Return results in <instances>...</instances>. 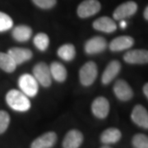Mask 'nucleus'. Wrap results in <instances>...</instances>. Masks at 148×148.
<instances>
[{"label":"nucleus","mask_w":148,"mask_h":148,"mask_svg":"<svg viewBox=\"0 0 148 148\" xmlns=\"http://www.w3.org/2000/svg\"><path fill=\"white\" fill-rule=\"evenodd\" d=\"M13 27V21L10 16L4 12H0V32L10 30Z\"/></svg>","instance_id":"nucleus-25"},{"label":"nucleus","mask_w":148,"mask_h":148,"mask_svg":"<svg viewBox=\"0 0 148 148\" xmlns=\"http://www.w3.org/2000/svg\"><path fill=\"white\" fill-rule=\"evenodd\" d=\"M49 71L52 79H54L58 82H64L67 79V70L64 65L59 62H53L50 64Z\"/></svg>","instance_id":"nucleus-20"},{"label":"nucleus","mask_w":148,"mask_h":148,"mask_svg":"<svg viewBox=\"0 0 148 148\" xmlns=\"http://www.w3.org/2000/svg\"><path fill=\"white\" fill-rule=\"evenodd\" d=\"M91 112L96 118L100 119H106L110 112L109 101L103 96L97 97L91 104Z\"/></svg>","instance_id":"nucleus-8"},{"label":"nucleus","mask_w":148,"mask_h":148,"mask_svg":"<svg viewBox=\"0 0 148 148\" xmlns=\"http://www.w3.org/2000/svg\"><path fill=\"white\" fill-rule=\"evenodd\" d=\"M114 92L116 97L121 101H130L133 96L131 86L124 80H118L114 86Z\"/></svg>","instance_id":"nucleus-10"},{"label":"nucleus","mask_w":148,"mask_h":148,"mask_svg":"<svg viewBox=\"0 0 148 148\" xmlns=\"http://www.w3.org/2000/svg\"><path fill=\"white\" fill-rule=\"evenodd\" d=\"M107 48L106 40L102 36H94L89 39L85 44V52L87 54H97L102 53Z\"/></svg>","instance_id":"nucleus-6"},{"label":"nucleus","mask_w":148,"mask_h":148,"mask_svg":"<svg viewBox=\"0 0 148 148\" xmlns=\"http://www.w3.org/2000/svg\"><path fill=\"white\" fill-rule=\"evenodd\" d=\"M143 16H144V18L146 20L148 21V6L146 8V9L144 10V13H143Z\"/></svg>","instance_id":"nucleus-30"},{"label":"nucleus","mask_w":148,"mask_h":148,"mask_svg":"<svg viewBox=\"0 0 148 148\" xmlns=\"http://www.w3.org/2000/svg\"><path fill=\"white\" fill-rule=\"evenodd\" d=\"M8 53L14 60L16 65L26 63L27 61H29L33 56L32 50L26 48H12L10 49H8Z\"/></svg>","instance_id":"nucleus-15"},{"label":"nucleus","mask_w":148,"mask_h":148,"mask_svg":"<svg viewBox=\"0 0 148 148\" xmlns=\"http://www.w3.org/2000/svg\"><path fill=\"white\" fill-rule=\"evenodd\" d=\"M101 8V3L98 0H84L79 4L77 12L81 18H87L98 13Z\"/></svg>","instance_id":"nucleus-5"},{"label":"nucleus","mask_w":148,"mask_h":148,"mask_svg":"<svg viewBox=\"0 0 148 148\" xmlns=\"http://www.w3.org/2000/svg\"><path fill=\"white\" fill-rule=\"evenodd\" d=\"M137 10L138 4L133 1H128L119 6L114 12L113 16L117 21H121L124 18L134 15Z\"/></svg>","instance_id":"nucleus-7"},{"label":"nucleus","mask_w":148,"mask_h":148,"mask_svg":"<svg viewBox=\"0 0 148 148\" xmlns=\"http://www.w3.org/2000/svg\"><path fill=\"white\" fill-rule=\"evenodd\" d=\"M0 69L8 73L16 70V64L8 53L0 52Z\"/></svg>","instance_id":"nucleus-22"},{"label":"nucleus","mask_w":148,"mask_h":148,"mask_svg":"<svg viewBox=\"0 0 148 148\" xmlns=\"http://www.w3.org/2000/svg\"><path fill=\"white\" fill-rule=\"evenodd\" d=\"M12 36L13 39L18 42H26L32 37V29L26 25H20L13 28Z\"/></svg>","instance_id":"nucleus-18"},{"label":"nucleus","mask_w":148,"mask_h":148,"mask_svg":"<svg viewBox=\"0 0 148 148\" xmlns=\"http://www.w3.org/2000/svg\"><path fill=\"white\" fill-rule=\"evenodd\" d=\"M98 75V68L95 63L90 61L87 62L81 68L79 71V80L81 84L84 86H90Z\"/></svg>","instance_id":"nucleus-3"},{"label":"nucleus","mask_w":148,"mask_h":148,"mask_svg":"<svg viewBox=\"0 0 148 148\" xmlns=\"http://www.w3.org/2000/svg\"><path fill=\"white\" fill-rule=\"evenodd\" d=\"M58 56L60 58H62L64 61L66 62H71L73 60L76 55V49L73 45L72 44H64L62 46L58 48Z\"/></svg>","instance_id":"nucleus-21"},{"label":"nucleus","mask_w":148,"mask_h":148,"mask_svg":"<svg viewBox=\"0 0 148 148\" xmlns=\"http://www.w3.org/2000/svg\"><path fill=\"white\" fill-rule=\"evenodd\" d=\"M10 123V116L4 110H0V134L3 133Z\"/></svg>","instance_id":"nucleus-26"},{"label":"nucleus","mask_w":148,"mask_h":148,"mask_svg":"<svg viewBox=\"0 0 148 148\" xmlns=\"http://www.w3.org/2000/svg\"><path fill=\"white\" fill-rule=\"evenodd\" d=\"M33 77L37 82L44 87H49L52 83V77L49 71V67L44 62H40L35 65L32 70Z\"/></svg>","instance_id":"nucleus-4"},{"label":"nucleus","mask_w":148,"mask_h":148,"mask_svg":"<svg viewBox=\"0 0 148 148\" xmlns=\"http://www.w3.org/2000/svg\"><path fill=\"white\" fill-rule=\"evenodd\" d=\"M101 148H112V147H109V146L106 145V146H103Z\"/></svg>","instance_id":"nucleus-31"},{"label":"nucleus","mask_w":148,"mask_h":148,"mask_svg":"<svg viewBox=\"0 0 148 148\" xmlns=\"http://www.w3.org/2000/svg\"><path fill=\"white\" fill-rule=\"evenodd\" d=\"M121 137L122 133L120 130H119L116 127H110L102 132L101 136V143L106 145L114 144L121 139Z\"/></svg>","instance_id":"nucleus-19"},{"label":"nucleus","mask_w":148,"mask_h":148,"mask_svg":"<svg viewBox=\"0 0 148 148\" xmlns=\"http://www.w3.org/2000/svg\"><path fill=\"white\" fill-rule=\"evenodd\" d=\"M92 27L96 31L105 32V33H113L117 30L116 23L109 16H101L96 19Z\"/></svg>","instance_id":"nucleus-17"},{"label":"nucleus","mask_w":148,"mask_h":148,"mask_svg":"<svg viewBox=\"0 0 148 148\" xmlns=\"http://www.w3.org/2000/svg\"><path fill=\"white\" fill-rule=\"evenodd\" d=\"M34 45L40 51H45L49 45V38L45 33H38L33 39Z\"/></svg>","instance_id":"nucleus-23"},{"label":"nucleus","mask_w":148,"mask_h":148,"mask_svg":"<svg viewBox=\"0 0 148 148\" xmlns=\"http://www.w3.org/2000/svg\"><path fill=\"white\" fill-rule=\"evenodd\" d=\"M131 119L138 126L148 129V111L144 106L141 105L135 106L131 114Z\"/></svg>","instance_id":"nucleus-11"},{"label":"nucleus","mask_w":148,"mask_h":148,"mask_svg":"<svg viewBox=\"0 0 148 148\" xmlns=\"http://www.w3.org/2000/svg\"><path fill=\"white\" fill-rule=\"evenodd\" d=\"M82 142H83L82 133L77 129H73V130H70L66 134L63 141V147L79 148Z\"/></svg>","instance_id":"nucleus-16"},{"label":"nucleus","mask_w":148,"mask_h":148,"mask_svg":"<svg viewBox=\"0 0 148 148\" xmlns=\"http://www.w3.org/2000/svg\"><path fill=\"white\" fill-rule=\"evenodd\" d=\"M119 26H120V27H121V28L124 29V28H126V27H127V22H126L125 21H123V20H121Z\"/></svg>","instance_id":"nucleus-29"},{"label":"nucleus","mask_w":148,"mask_h":148,"mask_svg":"<svg viewBox=\"0 0 148 148\" xmlns=\"http://www.w3.org/2000/svg\"><path fill=\"white\" fill-rule=\"evenodd\" d=\"M143 93H144V95H146V97L148 99V82L146 83V84L144 85V86H143Z\"/></svg>","instance_id":"nucleus-28"},{"label":"nucleus","mask_w":148,"mask_h":148,"mask_svg":"<svg viewBox=\"0 0 148 148\" xmlns=\"http://www.w3.org/2000/svg\"><path fill=\"white\" fill-rule=\"evenodd\" d=\"M123 60L130 64H148V50L147 49H132L123 55Z\"/></svg>","instance_id":"nucleus-9"},{"label":"nucleus","mask_w":148,"mask_h":148,"mask_svg":"<svg viewBox=\"0 0 148 148\" xmlns=\"http://www.w3.org/2000/svg\"><path fill=\"white\" fill-rule=\"evenodd\" d=\"M18 86L27 97H34L39 91V83L31 74H22L18 79Z\"/></svg>","instance_id":"nucleus-2"},{"label":"nucleus","mask_w":148,"mask_h":148,"mask_svg":"<svg viewBox=\"0 0 148 148\" xmlns=\"http://www.w3.org/2000/svg\"><path fill=\"white\" fill-rule=\"evenodd\" d=\"M132 143L135 148H148V136L138 133L132 138Z\"/></svg>","instance_id":"nucleus-24"},{"label":"nucleus","mask_w":148,"mask_h":148,"mask_svg":"<svg viewBox=\"0 0 148 148\" xmlns=\"http://www.w3.org/2000/svg\"><path fill=\"white\" fill-rule=\"evenodd\" d=\"M33 3L42 9H50L53 8L57 0H32Z\"/></svg>","instance_id":"nucleus-27"},{"label":"nucleus","mask_w":148,"mask_h":148,"mask_svg":"<svg viewBox=\"0 0 148 148\" xmlns=\"http://www.w3.org/2000/svg\"><path fill=\"white\" fill-rule=\"evenodd\" d=\"M134 45L133 38L129 36H121L114 39L109 45V48L113 52H119L128 49Z\"/></svg>","instance_id":"nucleus-13"},{"label":"nucleus","mask_w":148,"mask_h":148,"mask_svg":"<svg viewBox=\"0 0 148 148\" xmlns=\"http://www.w3.org/2000/svg\"><path fill=\"white\" fill-rule=\"evenodd\" d=\"M121 70V64L118 60H113L107 65L104 73L102 74L101 82L104 85L110 83L119 73Z\"/></svg>","instance_id":"nucleus-14"},{"label":"nucleus","mask_w":148,"mask_h":148,"mask_svg":"<svg viewBox=\"0 0 148 148\" xmlns=\"http://www.w3.org/2000/svg\"><path fill=\"white\" fill-rule=\"evenodd\" d=\"M6 102L12 110L17 112H26L30 110L32 104L29 97L21 90L12 89L6 95Z\"/></svg>","instance_id":"nucleus-1"},{"label":"nucleus","mask_w":148,"mask_h":148,"mask_svg":"<svg viewBox=\"0 0 148 148\" xmlns=\"http://www.w3.org/2000/svg\"><path fill=\"white\" fill-rule=\"evenodd\" d=\"M56 142L57 134L53 132H48L34 140L31 145V148H51Z\"/></svg>","instance_id":"nucleus-12"}]
</instances>
